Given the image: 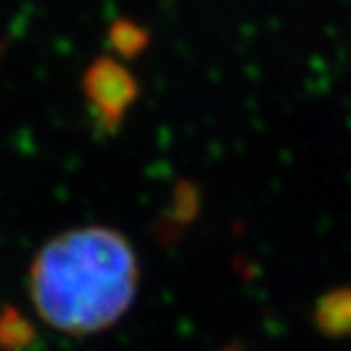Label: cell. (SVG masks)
<instances>
[{"instance_id": "1", "label": "cell", "mask_w": 351, "mask_h": 351, "mask_svg": "<svg viewBox=\"0 0 351 351\" xmlns=\"http://www.w3.org/2000/svg\"><path fill=\"white\" fill-rule=\"evenodd\" d=\"M138 258L123 233L81 227L49 239L30 267L38 315L56 330L83 337L117 324L138 292Z\"/></svg>"}, {"instance_id": "3", "label": "cell", "mask_w": 351, "mask_h": 351, "mask_svg": "<svg viewBox=\"0 0 351 351\" xmlns=\"http://www.w3.org/2000/svg\"><path fill=\"white\" fill-rule=\"evenodd\" d=\"M313 317L326 337H351V286L324 294L317 300Z\"/></svg>"}, {"instance_id": "4", "label": "cell", "mask_w": 351, "mask_h": 351, "mask_svg": "<svg viewBox=\"0 0 351 351\" xmlns=\"http://www.w3.org/2000/svg\"><path fill=\"white\" fill-rule=\"evenodd\" d=\"M110 43L121 56H138L144 51V47L148 45V34L146 30L138 28L134 21H117L110 30Z\"/></svg>"}, {"instance_id": "2", "label": "cell", "mask_w": 351, "mask_h": 351, "mask_svg": "<svg viewBox=\"0 0 351 351\" xmlns=\"http://www.w3.org/2000/svg\"><path fill=\"white\" fill-rule=\"evenodd\" d=\"M83 93L104 130H117L136 102L138 85L132 72L110 58L95 60L83 77Z\"/></svg>"}]
</instances>
